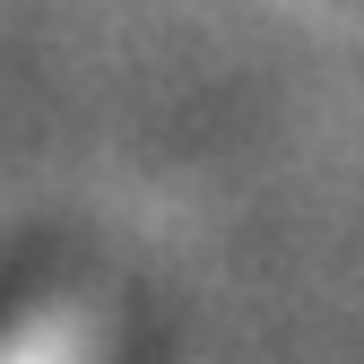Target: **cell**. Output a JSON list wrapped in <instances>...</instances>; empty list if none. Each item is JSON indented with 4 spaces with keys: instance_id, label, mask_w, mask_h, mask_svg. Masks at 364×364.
<instances>
[{
    "instance_id": "1",
    "label": "cell",
    "mask_w": 364,
    "mask_h": 364,
    "mask_svg": "<svg viewBox=\"0 0 364 364\" xmlns=\"http://www.w3.org/2000/svg\"><path fill=\"white\" fill-rule=\"evenodd\" d=\"M0 364H130V347L53 287H0Z\"/></svg>"
}]
</instances>
